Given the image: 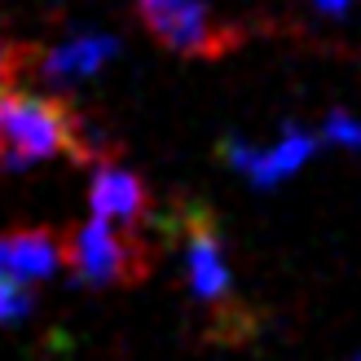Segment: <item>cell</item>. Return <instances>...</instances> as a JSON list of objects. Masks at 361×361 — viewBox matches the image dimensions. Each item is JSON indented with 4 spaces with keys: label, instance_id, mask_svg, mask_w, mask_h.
Listing matches in <instances>:
<instances>
[{
    "label": "cell",
    "instance_id": "1",
    "mask_svg": "<svg viewBox=\"0 0 361 361\" xmlns=\"http://www.w3.org/2000/svg\"><path fill=\"white\" fill-rule=\"evenodd\" d=\"M84 128L71 106L0 84V172H27L49 159H80Z\"/></svg>",
    "mask_w": 361,
    "mask_h": 361
},
{
    "label": "cell",
    "instance_id": "2",
    "mask_svg": "<svg viewBox=\"0 0 361 361\" xmlns=\"http://www.w3.org/2000/svg\"><path fill=\"white\" fill-rule=\"evenodd\" d=\"M66 264L88 286H123V282H141L150 274L141 229H119L111 221H102V216H93L66 243Z\"/></svg>",
    "mask_w": 361,
    "mask_h": 361
},
{
    "label": "cell",
    "instance_id": "3",
    "mask_svg": "<svg viewBox=\"0 0 361 361\" xmlns=\"http://www.w3.org/2000/svg\"><path fill=\"white\" fill-rule=\"evenodd\" d=\"M141 23L150 27L159 44L190 58H225L229 49L243 44V31L221 23L203 0H137Z\"/></svg>",
    "mask_w": 361,
    "mask_h": 361
},
{
    "label": "cell",
    "instance_id": "4",
    "mask_svg": "<svg viewBox=\"0 0 361 361\" xmlns=\"http://www.w3.org/2000/svg\"><path fill=\"white\" fill-rule=\"evenodd\" d=\"M176 233L185 243V278H190L194 300L216 313H233V274H229L225 243H221L212 212L198 203H185L176 212Z\"/></svg>",
    "mask_w": 361,
    "mask_h": 361
},
{
    "label": "cell",
    "instance_id": "5",
    "mask_svg": "<svg viewBox=\"0 0 361 361\" xmlns=\"http://www.w3.org/2000/svg\"><path fill=\"white\" fill-rule=\"evenodd\" d=\"M317 141L322 137H313V133H304V128L291 123V128H282V137L269 141V146H251V141H243V137H225L221 141V159L238 176H247L251 185L269 190V185H282L286 176H295L304 164H309Z\"/></svg>",
    "mask_w": 361,
    "mask_h": 361
},
{
    "label": "cell",
    "instance_id": "6",
    "mask_svg": "<svg viewBox=\"0 0 361 361\" xmlns=\"http://www.w3.org/2000/svg\"><path fill=\"white\" fill-rule=\"evenodd\" d=\"M66 264V247L49 229H9L0 233V274L13 282H49Z\"/></svg>",
    "mask_w": 361,
    "mask_h": 361
},
{
    "label": "cell",
    "instance_id": "7",
    "mask_svg": "<svg viewBox=\"0 0 361 361\" xmlns=\"http://www.w3.org/2000/svg\"><path fill=\"white\" fill-rule=\"evenodd\" d=\"M88 203H93V216H102V221H111L119 229H141L150 198L137 172L119 164H97L93 185H88Z\"/></svg>",
    "mask_w": 361,
    "mask_h": 361
},
{
    "label": "cell",
    "instance_id": "8",
    "mask_svg": "<svg viewBox=\"0 0 361 361\" xmlns=\"http://www.w3.org/2000/svg\"><path fill=\"white\" fill-rule=\"evenodd\" d=\"M119 53V40L115 35H71V40H62L58 49H49L40 58V75L49 84H80L88 75H97V71L106 66Z\"/></svg>",
    "mask_w": 361,
    "mask_h": 361
},
{
    "label": "cell",
    "instance_id": "9",
    "mask_svg": "<svg viewBox=\"0 0 361 361\" xmlns=\"http://www.w3.org/2000/svg\"><path fill=\"white\" fill-rule=\"evenodd\" d=\"M322 141H331V146H344V150H361V119H353L348 111H331L322 119Z\"/></svg>",
    "mask_w": 361,
    "mask_h": 361
},
{
    "label": "cell",
    "instance_id": "10",
    "mask_svg": "<svg viewBox=\"0 0 361 361\" xmlns=\"http://www.w3.org/2000/svg\"><path fill=\"white\" fill-rule=\"evenodd\" d=\"M31 313V291L23 282H13L0 274V326H9V322H23Z\"/></svg>",
    "mask_w": 361,
    "mask_h": 361
},
{
    "label": "cell",
    "instance_id": "11",
    "mask_svg": "<svg viewBox=\"0 0 361 361\" xmlns=\"http://www.w3.org/2000/svg\"><path fill=\"white\" fill-rule=\"evenodd\" d=\"M13 66H18V49H13L9 40H0V80H5Z\"/></svg>",
    "mask_w": 361,
    "mask_h": 361
},
{
    "label": "cell",
    "instance_id": "12",
    "mask_svg": "<svg viewBox=\"0 0 361 361\" xmlns=\"http://www.w3.org/2000/svg\"><path fill=\"white\" fill-rule=\"evenodd\" d=\"M313 5L322 13H344V9H353V0H313Z\"/></svg>",
    "mask_w": 361,
    "mask_h": 361
}]
</instances>
